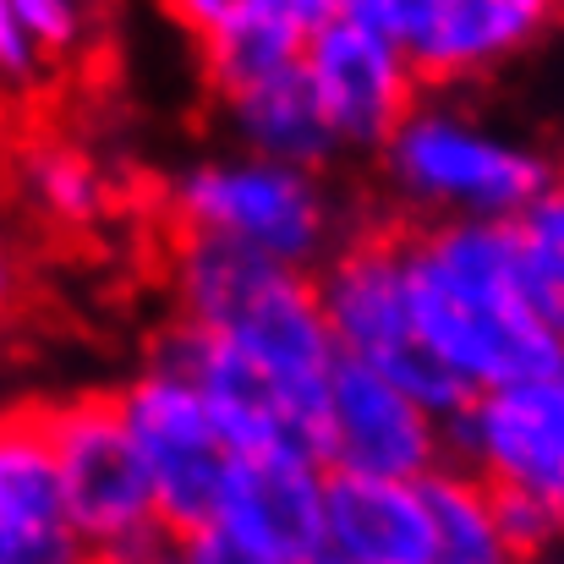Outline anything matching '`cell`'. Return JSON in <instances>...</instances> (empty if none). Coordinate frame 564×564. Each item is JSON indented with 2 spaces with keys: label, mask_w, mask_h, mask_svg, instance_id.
Here are the masks:
<instances>
[{
  "label": "cell",
  "mask_w": 564,
  "mask_h": 564,
  "mask_svg": "<svg viewBox=\"0 0 564 564\" xmlns=\"http://www.w3.org/2000/svg\"><path fill=\"white\" fill-rule=\"evenodd\" d=\"M400 263L422 351L471 400L564 368V346L527 302L516 225H400Z\"/></svg>",
  "instance_id": "6da1fadb"
},
{
  "label": "cell",
  "mask_w": 564,
  "mask_h": 564,
  "mask_svg": "<svg viewBox=\"0 0 564 564\" xmlns=\"http://www.w3.org/2000/svg\"><path fill=\"white\" fill-rule=\"evenodd\" d=\"M378 182L416 225H516L560 187L549 149L488 127L471 105L422 94L378 149Z\"/></svg>",
  "instance_id": "7a4b0ae2"
},
{
  "label": "cell",
  "mask_w": 564,
  "mask_h": 564,
  "mask_svg": "<svg viewBox=\"0 0 564 564\" xmlns=\"http://www.w3.org/2000/svg\"><path fill=\"white\" fill-rule=\"evenodd\" d=\"M171 291L182 313L176 324L247 351L258 368H269L280 383L302 394L329 389L340 357H335L313 274L269 263L225 241H176Z\"/></svg>",
  "instance_id": "3957f363"
},
{
  "label": "cell",
  "mask_w": 564,
  "mask_h": 564,
  "mask_svg": "<svg viewBox=\"0 0 564 564\" xmlns=\"http://www.w3.org/2000/svg\"><path fill=\"white\" fill-rule=\"evenodd\" d=\"M165 208L182 241H225L302 274H318L340 252V203L318 171L269 165L236 149L187 165Z\"/></svg>",
  "instance_id": "277c9868"
},
{
  "label": "cell",
  "mask_w": 564,
  "mask_h": 564,
  "mask_svg": "<svg viewBox=\"0 0 564 564\" xmlns=\"http://www.w3.org/2000/svg\"><path fill=\"white\" fill-rule=\"evenodd\" d=\"M313 280H318V307H324V324H329L340 362L373 368L389 383H400L438 422H455L471 405V394L416 340L405 263H400V230H368V236L340 241V252Z\"/></svg>",
  "instance_id": "5b68a950"
},
{
  "label": "cell",
  "mask_w": 564,
  "mask_h": 564,
  "mask_svg": "<svg viewBox=\"0 0 564 564\" xmlns=\"http://www.w3.org/2000/svg\"><path fill=\"white\" fill-rule=\"evenodd\" d=\"M50 455L61 471V494L72 527L94 564H127L165 543L149 471L127 438V422L110 394H77L44 411Z\"/></svg>",
  "instance_id": "8992f818"
},
{
  "label": "cell",
  "mask_w": 564,
  "mask_h": 564,
  "mask_svg": "<svg viewBox=\"0 0 564 564\" xmlns=\"http://www.w3.org/2000/svg\"><path fill=\"white\" fill-rule=\"evenodd\" d=\"M110 400H116V411L127 422V438H132V449H138V460L149 471L160 527L171 538L203 527L214 516L225 471L236 460L230 444L219 438L203 394L176 368L149 357Z\"/></svg>",
  "instance_id": "52a82bcc"
},
{
  "label": "cell",
  "mask_w": 564,
  "mask_h": 564,
  "mask_svg": "<svg viewBox=\"0 0 564 564\" xmlns=\"http://www.w3.org/2000/svg\"><path fill=\"white\" fill-rule=\"evenodd\" d=\"M362 17L394 39L422 88H455L538 50L560 6L549 0H357Z\"/></svg>",
  "instance_id": "ba28073f"
},
{
  "label": "cell",
  "mask_w": 564,
  "mask_h": 564,
  "mask_svg": "<svg viewBox=\"0 0 564 564\" xmlns=\"http://www.w3.org/2000/svg\"><path fill=\"white\" fill-rule=\"evenodd\" d=\"M318 460L329 477L422 482L449 466V422L373 368L335 362L318 411Z\"/></svg>",
  "instance_id": "9c48e42d"
},
{
  "label": "cell",
  "mask_w": 564,
  "mask_h": 564,
  "mask_svg": "<svg viewBox=\"0 0 564 564\" xmlns=\"http://www.w3.org/2000/svg\"><path fill=\"white\" fill-rule=\"evenodd\" d=\"M154 362L176 368L192 389L203 394L219 438L230 444V455H263V449H302V455H318V411H324V394H302L291 383L258 368L247 351L214 340V335H197L187 324H171L154 351Z\"/></svg>",
  "instance_id": "30bf717a"
},
{
  "label": "cell",
  "mask_w": 564,
  "mask_h": 564,
  "mask_svg": "<svg viewBox=\"0 0 564 564\" xmlns=\"http://www.w3.org/2000/svg\"><path fill=\"white\" fill-rule=\"evenodd\" d=\"M302 77L335 132L340 149H383L389 132L422 99L416 72L394 50V39L362 17L357 0H335L329 22L302 50Z\"/></svg>",
  "instance_id": "8fae6325"
},
{
  "label": "cell",
  "mask_w": 564,
  "mask_h": 564,
  "mask_svg": "<svg viewBox=\"0 0 564 564\" xmlns=\"http://www.w3.org/2000/svg\"><path fill=\"white\" fill-rule=\"evenodd\" d=\"M449 466L482 488L532 494L564 510V368L554 378L477 394L449 422Z\"/></svg>",
  "instance_id": "7c38bea8"
},
{
  "label": "cell",
  "mask_w": 564,
  "mask_h": 564,
  "mask_svg": "<svg viewBox=\"0 0 564 564\" xmlns=\"http://www.w3.org/2000/svg\"><path fill=\"white\" fill-rule=\"evenodd\" d=\"M335 0H187L171 17L187 28L214 99L247 94L302 66L307 39L329 22Z\"/></svg>",
  "instance_id": "4fadbf2b"
},
{
  "label": "cell",
  "mask_w": 564,
  "mask_h": 564,
  "mask_svg": "<svg viewBox=\"0 0 564 564\" xmlns=\"http://www.w3.org/2000/svg\"><path fill=\"white\" fill-rule=\"evenodd\" d=\"M324 510H329V471L318 455L302 449H263L236 455L208 521L247 538L274 564L324 560Z\"/></svg>",
  "instance_id": "5bb4252c"
},
{
  "label": "cell",
  "mask_w": 564,
  "mask_h": 564,
  "mask_svg": "<svg viewBox=\"0 0 564 564\" xmlns=\"http://www.w3.org/2000/svg\"><path fill=\"white\" fill-rule=\"evenodd\" d=\"M0 564H94L61 494L44 411H0Z\"/></svg>",
  "instance_id": "9a60e30c"
},
{
  "label": "cell",
  "mask_w": 564,
  "mask_h": 564,
  "mask_svg": "<svg viewBox=\"0 0 564 564\" xmlns=\"http://www.w3.org/2000/svg\"><path fill=\"white\" fill-rule=\"evenodd\" d=\"M329 564H433V516L422 482L329 477L324 510Z\"/></svg>",
  "instance_id": "2e32d148"
},
{
  "label": "cell",
  "mask_w": 564,
  "mask_h": 564,
  "mask_svg": "<svg viewBox=\"0 0 564 564\" xmlns=\"http://www.w3.org/2000/svg\"><path fill=\"white\" fill-rule=\"evenodd\" d=\"M219 116H225V132L236 143V154H252V160H269V165H291V171H318L340 154L302 66L285 72V77H269L247 94H230L219 99Z\"/></svg>",
  "instance_id": "e0dca14e"
},
{
  "label": "cell",
  "mask_w": 564,
  "mask_h": 564,
  "mask_svg": "<svg viewBox=\"0 0 564 564\" xmlns=\"http://www.w3.org/2000/svg\"><path fill=\"white\" fill-rule=\"evenodd\" d=\"M422 494L433 516V564H521L499 532L494 494L471 471L438 466L433 477H422Z\"/></svg>",
  "instance_id": "ac0fdd59"
},
{
  "label": "cell",
  "mask_w": 564,
  "mask_h": 564,
  "mask_svg": "<svg viewBox=\"0 0 564 564\" xmlns=\"http://www.w3.org/2000/svg\"><path fill=\"white\" fill-rule=\"evenodd\" d=\"M22 187L33 197V208L66 230L99 225V214L110 208V182L99 171L94 154L72 149V143H39L22 160Z\"/></svg>",
  "instance_id": "d6986e66"
},
{
  "label": "cell",
  "mask_w": 564,
  "mask_h": 564,
  "mask_svg": "<svg viewBox=\"0 0 564 564\" xmlns=\"http://www.w3.org/2000/svg\"><path fill=\"white\" fill-rule=\"evenodd\" d=\"M516 252H521V280H527L532 313L564 346V187L538 197L516 219Z\"/></svg>",
  "instance_id": "ffe728a7"
},
{
  "label": "cell",
  "mask_w": 564,
  "mask_h": 564,
  "mask_svg": "<svg viewBox=\"0 0 564 564\" xmlns=\"http://www.w3.org/2000/svg\"><path fill=\"white\" fill-rule=\"evenodd\" d=\"M488 494H494L499 532H505L510 554H516L521 564L549 560V554L564 543V510L543 505V499H532V494H499V488H488Z\"/></svg>",
  "instance_id": "44dd1931"
},
{
  "label": "cell",
  "mask_w": 564,
  "mask_h": 564,
  "mask_svg": "<svg viewBox=\"0 0 564 564\" xmlns=\"http://www.w3.org/2000/svg\"><path fill=\"white\" fill-rule=\"evenodd\" d=\"M17 17L28 22V33H33V44L44 50L50 66H55V61H72V55L88 50L94 33H99L94 11L77 6V0H17Z\"/></svg>",
  "instance_id": "7402d4cb"
},
{
  "label": "cell",
  "mask_w": 564,
  "mask_h": 564,
  "mask_svg": "<svg viewBox=\"0 0 564 564\" xmlns=\"http://www.w3.org/2000/svg\"><path fill=\"white\" fill-rule=\"evenodd\" d=\"M50 77V61L44 50L33 44L28 22L17 17V0H0V88L11 94H28Z\"/></svg>",
  "instance_id": "603a6c76"
},
{
  "label": "cell",
  "mask_w": 564,
  "mask_h": 564,
  "mask_svg": "<svg viewBox=\"0 0 564 564\" xmlns=\"http://www.w3.org/2000/svg\"><path fill=\"white\" fill-rule=\"evenodd\" d=\"M171 554H176V564H274L269 554H258L247 538H236L219 521H203L182 538H171Z\"/></svg>",
  "instance_id": "cb8c5ba5"
},
{
  "label": "cell",
  "mask_w": 564,
  "mask_h": 564,
  "mask_svg": "<svg viewBox=\"0 0 564 564\" xmlns=\"http://www.w3.org/2000/svg\"><path fill=\"white\" fill-rule=\"evenodd\" d=\"M17 285H22V280H17V258H11V247L0 241V318L17 307Z\"/></svg>",
  "instance_id": "d4e9b609"
},
{
  "label": "cell",
  "mask_w": 564,
  "mask_h": 564,
  "mask_svg": "<svg viewBox=\"0 0 564 564\" xmlns=\"http://www.w3.org/2000/svg\"><path fill=\"white\" fill-rule=\"evenodd\" d=\"M127 564H176V554H171V538H165V543H154L149 554H138V560H127Z\"/></svg>",
  "instance_id": "484cf974"
},
{
  "label": "cell",
  "mask_w": 564,
  "mask_h": 564,
  "mask_svg": "<svg viewBox=\"0 0 564 564\" xmlns=\"http://www.w3.org/2000/svg\"><path fill=\"white\" fill-rule=\"evenodd\" d=\"M538 564H564V554H549V560H538Z\"/></svg>",
  "instance_id": "4316f807"
},
{
  "label": "cell",
  "mask_w": 564,
  "mask_h": 564,
  "mask_svg": "<svg viewBox=\"0 0 564 564\" xmlns=\"http://www.w3.org/2000/svg\"><path fill=\"white\" fill-rule=\"evenodd\" d=\"M560 187H564V176H560Z\"/></svg>",
  "instance_id": "83f0119b"
},
{
  "label": "cell",
  "mask_w": 564,
  "mask_h": 564,
  "mask_svg": "<svg viewBox=\"0 0 564 564\" xmlns=\"http://www.w3.org/2000/svg\"><path fill=\"white\" fill-rule=\"evenodd\" d=\"M318 564H329V560H318Z\"/></svg>",
  "instance_id": "f1b7e54d"
}]
</instances>
